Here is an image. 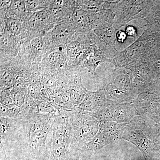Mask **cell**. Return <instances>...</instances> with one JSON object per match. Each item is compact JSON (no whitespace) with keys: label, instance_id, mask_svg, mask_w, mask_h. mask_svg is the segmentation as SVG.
I'll return each mask as SVG.
<instances>
[{"label":"cell","instance_id":"cell-16","mask_svg":"<svg viewBox=\"0 0 160 160\" xmlns=\"http://www.w3.org/2000/svg\"><path fill=\"white\" fill-rule=\"evenodd\" d=\"M144 19L147 29L160 34V1H153L152 6Z\"/></svg>","mask_w":160,"mask_h":160},{"label":"cell","instance_id":"cell-23","mask_svg":"<svg viewBox=\"0 0 160 160\" xmlns=\"http://www.w3.org/2000/svg\"><path fill=\"white\" fill-rule=\"evenodd\" d=\"M126 30L125 33L126 35L132 37L137 36L138 34L136 29L133 26H127L126 27Z\"/></svg>","mask_w":160,"mask_h":160},{"label":"cell","instance_id":"cell-8","mask_svg":"<svg viewBox=\"0 0 160 160\" xmlns=\"http://www.w3.org/2000/svg\"><path fill=\"white\" fill-rule=\"evenodd\" d=\"M25 23L26 41H31L34 38L43 37L57 24L46 9L32 13Z\"/></svg>","mask_w":160,"mask_h":160},{"label":"cell","instance_id":"cell-9","mask_svg":"<svg viewBox=\"0 0 160 160\" xmlns=\"http://www.w3.org/2000/svg\"><path fill=\"white\" fill-rule=\"evenodd\" d=\"M46 54L47 50L43 37L36 38L24 42L15 58L26 66L32 67L39 64Z\"/></svg>","mask_w":160,"mask_h":160},{"label":"cell","instance_id":"cell-6","mask_svg":"<svg viewBox=\"0 0 160 160\" xmlns=\"http://www.w3.org/2000/svg\"><path fill=\"white\" fill-rule=\"evenodd\" d=\"M93 42L91 32L87 34L77 33L73 39L65 46L62 51L66 55L71 68L83 70L82 66L85 55Z\"/></svg>","mask_w":160,"mask_h":160},{"label":"cell","instance_id":"cell-3","mask_svg":"<svg viewBox=\"0 0 160 160\" xmlns=\"http://www.w3.org/2000/svg\"><path fill=\"white\" fill-rule=\"evenodd\" d=\"M159 34L146 29L138 39L110 60L115 69L126 67L132 63L146 60L149 52L155 46Z\"/></svg>","mask_w":160,"mask_h":160},{"label":"cell","instance_id":"cell-18","mask_svg":"<svg viewBox=\"0 0 160 160\" xmlns=\"http://www.w3.org/2000/svg\"><path fill=\"white\" fill-rule=\"evenodd\" d=\"M1 89H10L14 86L15 78L13 73L3 65H0Z\"/></svg>","mask_w":160,"mask_h":160},{"label":"cell","instance_id":"cell-24","mask_svg":"<svg viewBox=\"0 0 160 160\" xmlns=\"http://www.w3.org/2000/svg\"><path fill=\"white\" fill-rule=\"evenodd\" d=\"M155 46L158 47L160 49V35H159L158 36Z\"/></svg>","mask_w":160,"mask_h":160},{"label":"cell","instance_id":"cell-20","mask_svg":"<svg viewBox=\"0 0 160 160\" xmlns=\"http://www.w3.org/2000/svg\"><path fill=\"white\" fill-rule=\"evenodd\" d=\"M148 61L151 64L155 72L158 76L160 75V49L154 46L149 52Z\"/></svg>","mask_w":160,"mask_h":160},{"label":"cell","instance_id":"cell-4","mask_svg":"<svg viewBox=\"0 0 160 160\" xmlns=\"http://www.w3.org/2000/svg\"><path fill=\"white\" fill-rule=\"evenodd\" d=\"M153 1H111L109 9L114 14L113 28L116 33L131 20L145 18L152 6Z\"/></svg>","mask_w":160,"mask_h":160},{"label":"cell","instance_id":"cell-1","mask_svg":"<svg viewBox=\"0 0 160 160\" xmlns=\"http://www.w3.org/2000/svg\"><path fill=\"white\" fill-rule=\"evenodd\" d=\"M55 117L54 114L39 112L29 119L22 120L9 146L23 149L33 158L40 157L46 160L49 132Z\"/></svg>","mask_w":160,"mask_h":160},{"label":"cell","instance_id":"cell-2","mask_svg":"<svg viewBox=\"0 0 160 160\" xmlns=\"http://www.w3.org/2000/svg\"><path fill=\"white\" fill-rule=\"evenodd\" d=\"M68 115L56 116L49 132L45 160H66L72 132Z\"/></svg>","mask_w":160,"mask_h":160},{"label":"cell","instance_id":"cell-19","mask_svg":"<svg viewBox=\"0 0 160 160\" xmlns=\"http://www.w3.org/2000/svg\"><path fill=\"white\" fill-rule=\"evenodd\" d=\"M52 1L48 0H29L26 1L27 11L30 13L45 10L49 7Z\"/></svg>","mask_w":160,"mask_h":160},{"label":"cell","instance_id":"cell-5","mask_svg":"<svg viewBox=\"0 0 160 160\" xmlns=\"http://www.w3.org/2000/svg\"><path fill=\"white\" fill-rule=\"evenodd\" d=\"M77 33L74 26L67 19L57 23L43 37L47 54L56 50L62 51Z\"/></svg>","mask_w":160,"mask_h":160},{"label":"cell","instance_id":"cell-7","mask_svg":"<svg viewBox=\"0 0 160 160\" xmlns=\"http://www.w3.org/2000/svg\"><path fill=\"white\" fill-rule=\"evenodd\" d=\"M113 22V21L105 22L91 32L95 42L109 60L113 58L119 52L115 47L117 39Z\"/></svg>","mask_w":160,"mask_h":160},{"label":"cell","instance_id":"cell-10","mask_svg":"<svg viewBox=\"0 0 160 160\" xmlns=\"http://www.w3.org/2000/svg\"><path fill=\"white\" fill-rule=\"evenodd\" d=\"M32 13L27 11L26 1H0V18H11L25 23Z\"/></svg>","mask_w":160,"mask_h":160},{"label":"cell","instance_id":"cell-13","mask_svg":"<svg viewBox=\"0 0 160 160\" xmlns=\"http://www.w3.org/2000/svg\"><path fill=\"white\" fill-rule=\"evenodd\" d=\"M22 120L1 117V148L8 146L13 141Z\"/></svg>","mask_w":160,"mask_h":160},{"label":"cell","instance_id":"cell-21","mask_svg":"<svg viewBox=\"0 0 160 160\" xmlns=\"http://www.w3.org/2000/svg\"><path fill=\"white\" fill-rule=\"evenodd\" d=\"M28 94L35 100L42 99V88L36 83H32L27 88Z\"/></svg>","mask_w":160,"mask_h":160},{"label":"cell","instance_id":"cell-15","mask_svg":"<svg viewBox=\"0 0 160 160\" xmlns=\"http://www.w3.org/2000/svg\"><path fill=\"white\" fill-rule=\"evenodd\" d=\"M0 32H7L23 43L26 41L27 34L25 23L11 18H0Z\"/></svg>","mask_w":160,"mask_h":160},{"label":"cell","instance_id":"cell-12","mask_svg":"<svg viewBox=\"0 0 160 160\" xmlns=\"http://www.w3.org/2000/svg\"><path fill=\"white\" fill-rule=\"evenodd\" d=\"M76 9V1H52L46 9L57 23L70 18Z\"/></svg>","mask_w":160,"mask_h":160},{"label":"cell","instance_id":"cell-14","mask_svg":"<svg viewBox=\"0 0 160 160\" xmlns=\"http://www.w3.org/2000/svg\"><path fill=\"white\" fill-rule=\"evenodd\" d=\"M105 62H110V60L106 57L102 51L94 42L86 52L82 69L86 68L89 72L93 74L98 66Z\"/></svg>","mask_w":160,"mask_h":160},{"label":"cell","instance_id":"cell-17","mask_svg":"<svg viewBox=\"0 0 160 160\" xmlns=\"http://www.w3.org/2000/svg\"><path fill=\"white\" fill-rule=\"evenodd\" d=\"M10 92L14 105L20 108L23 107L29 97L27 88L14 86L10 89Z\"/></svg>","mask_w":160,"mask_h":160},{"label":"cell","instance_id":"cell-22","mask_svg":"<svg viewBox=\"0 0 160 160\" xmlns=\"http://www.w3.org/2000/svg\"><path fill=\"white\" fill-rule=\"evenodd\" d=\"M1 104L9 108L15 105L9 89H1Z\"/></svg>","mask_w":160,"mask_h":160},{"label":"cell","instance_id":"cell-11","mask_svg":"<svg viewBox=\"0 0 160 160\" xmlns=\"http://www.w3.org/2000/svg\"><path fill=\"white\" fill-rule=\"evenodd\" d=\"M22 42L6 31L0 32V62L18 56Z\"/></svg>","mask_w":160,"mask_h":160}]
</instances>
